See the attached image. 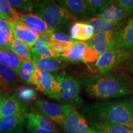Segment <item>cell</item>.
<instances>
[{
  "label": "cell",
  "instance_id": "21",
  "mask_svg": "<svg viewBox=\"0 0 133 133\" xmlns=\"http://www.w3.org/2000/svg\"><path fill=\"white\" fill-rule=\"evenodd\" d=\"M22 61L11 51L0 49V64L12 69L19 75Z\"/></svg>",
  "mask_w": 133,
  "mask_h": 133
},
{
  "label": "cell",
  "instance_id": "36",
  "mask_svg": "<svg viewBox=\"0 0 133 133\" xmlns=\"http://www.w3.org/2000/svg\"><path fill=\"white\" fill-rule=\"evenodd\" d=\"M100 56V55L97 54V52L92 49V48L88 47L86 48L84 52V57H83V60H84V63H92L94 62H96L97 61L98 58Z\"/></svg>",
  "mask_w": 133,
  "mask_h": 133
},
{
  "label": "cell",
  "instance_id": "23",
  "mask_svg": "<svg viewBox=\"0 0 133 133\" xmlns=\"http://www.w3.org/2000/svg\"><path fill=\"white\" fill-rule=\"evenodd\" d=\"M0 79L4 83L5 89L15 88L19 84L18 75L12 69L0 64Z\"/></svg>",
  "mask_w": 133,
  "mask_h": 133
},
{
  "label": "cell",
  "instance_id": "3",
  "mask_svg": "<svg viewBox=\"0 0 133 133\" xmlns=\"http://www.w3.org/2000/svg\"><path fill=\"white\" fill-rule=\"evenodd\" d=\"M34 2L35 14L40 17L53 31L64 29L70 22L76 19V17L54 1Z\"/></svg>",
  "mask_w": 133,
  "mask_h": 133
},
{
  "label": "cell",
  "instance_id": "10",
  "mask_svg": "<svg viewBox=\"0 0 133 133\" xmlns=\"http://www.w3.org/2000/svg\"><path fill=\"white\" fill-rule=\"evenodd\" d=\"M41 91L52 99L60 100L59 84L56 76L49 72L40 69Z\"/></svg>",
  "mask_w": 133,
  "mask_h": 133
},
{
  "label": "cell",
  "instance_id": "19",
  "mask_svg": "<svg viewBox=\"0 0 133 133\" xmlns=\"http://www.w3.org/2000/svg\"><path fill=\"white\" fill-rule=\"evenodd\" d=\"M31 56L39 69L47 72L57 71L64 65L63 60L61 57H43L33 54H31Z\"/></svg>",
  "mask_w": 133,
  "mask_h": 133
},
{
  "label": "cell",
  "instance_id": "26",
  "mask_svg": "<svg viewBox=\"0 0 133 133\" xmlns=\"http://www.w3.org/2000/svg\"><path fill=\"white\" fill-rule=\"evenodd\" d=\"M30 53L43 57H59V56L48 47L41 37L36 38L34 45L30 48Z\"/></svg>",
  "mask_w": 133,
  "mask_h": 133
},
{
  "label": "cell",
  "instance_id": "41",
  "mask_svg": "<svg viewBox=\"0 0 133 133\" xmlns=\"http://www.w3.org/2000/svg\"><path fill=\"white\" fill-rule=\"evenodd\" d=\"M14 133H25V132H24V131H23V129H19V131H16V132H14Z\"/></svg>",
  "mask_w": 133,
  "mask_h": 133
},
{
  "label": "cell",
  "instance_id": "16",
  "mask_svg": "<svg viewBox=\"0 0 133 133\" xmlns=\"http://www.w3.org/2000/svg\"><path fill=\"white\" fill-rule=\"evenodd\" d=\"M87 48L86 42L78 41L71 44L65 52L59 55V57L69 62H84V52Z\"/></svg>",
  "mask_w": 133,
  "mask_h": 133
},
{
  "label": "cell",
  "instance_id": "1",
  "mask_svg": "<svg viewBox=\"0 0 133 133\" xmlns=\"http://www.w3.org/2000/svg\"><path fill=\"white\" fill-rule=\"evenodd\" d=\"M93 123H105L124 126L133 130V107L125 101L96 102L84 108Z\"/></svg>",
  "mask_w": 133,
  "mask_h": 133
},
{
  "label": "cell",
  "instance_id": "42",
  "mask_svg": "<svg viewBox=\"0 0 133 133\" xmlns=\"http://www.w3.org/2000/svg\"><path fill=\"white\" fill-rule=\"evenodd\" d=\"M1 117L0 116V123H1Z\"/></svg>",
  "mask_w": 133,
  "mask_h": 133
},
{
  "label": "cell",
  "instance_id": "9",
  "mask_svg": "<svg viewBox=\"0 0 133 133\" xmlns=\"http://www.w3.org/2000/svg\"><path fill=\"white\" fill-rule=\"evenodd\" d=\"M63 128L66 133H88L90 129L84 116L76 110L66 116Z\"/></svg>",
  "mask_w": 133,
  "mask_h": 133
},
{
  "label": "cell",
  "instance_id": "12",
  "mask_svg": "<svg viewBox=\"0 0 133 133\" xmlns=\"http://www.w3.org/2000/svg\"><path fill=\"white\" fill-rule=\"evenodd\" d=\"M27 111L3 117L0 123V133H14L22 129Z\"/></svg>",
  "mask_w": 133,
  "mask_h": 133
},
{
  "label": "cell",
  "instance_id": "28",
  "mask_svg": "<svg viewBox=\"0 0 133 133\" xmlns=\"http://www.w3.org/2000/svg\"><path fill=\"white\" fill-rule=\"evenodd\" d=\"M0 14L1 19L8 22H12L16 21L20 13L11 6L8 1L0 0Z\"/></svg>",
  "mask_w": 133,
  "mask_h": 133
},
{
  "label": "cell",
  "instance_id": "6",
  "mask_svg": "<svg viewBox=\"0 0 133 133\" xmlns=\"http://www.w3.org/2000/svg\"><path fill=\"white\" fill-rule=\"evenodd\" d=\"M130 51L124 49H114L103 53L96 61L95 66L101 74H107L126 61L129 57Z\"/></svg>",
  "mask_w": 133,
  "mask_h": 133
},
{
  "label": "cell",
  "instance_id": "25",
  "mask_svg": "<svg viewBox=\"0 0 133 133\" xmlns=\"http://www.w3.org/2000/svg\"><path fill=\"white\" fill-rule=\"evenodd\" d=\"M92 128L100 133H133V130L117 124L105 123H93Z\"/></svg>",
  "mask_w": 133,
  "mask_h": 133
},
{
  "label": "cell",
  "instance_id": "31",
  "mask_svg": "<svg viewBox=\"0 0 133 133\" xmlns=\"http://www.w3.org/2000/svg\"><path fill=\"white\" fill-rule=\"evenodd\" d=\"M33 73V67L31 62L28 61H22L19 71V76L26 84H31V79Z\"/></svg>",
  "mask_w": 133,
  "mask_h": 133
},
{
  "label": "cell",
  "instance_id": "4",
  "mask_svg": "<svg viewBox=\"0 0 133 133\" xmlns=\"http://www.w3.org/2000/svg\"><path fill=\"white\" fill-rule=\"evenodd\" d=\"M56 79L59 84L60 100L64 102L80 105L83 101L79 97L81 84L78 80L70 75H57Z\"/></svg>",
  "mask_w": 133,
  "mask_h": 133
},
{
  "label": "cell",
  "instance_id": "11",
  "mask_svg": "<svg viewBox=\"0 0 133 133\" xmlns=\"http://www.w3.org/2000/svg\"><path fill=\"white\" fill-rule=\"evenodd\" d=\"M15 22H21L29 29L36 30L41 35H49L53 30L50 29L46 24L36 14L31 13L21 14Z\"/></svg>",
  "mask_w": 133,
  "mask_h": 133
},
{
  "label": "cell",
  "instance_id": "33",
  "mask_svg": "<svg viewBox=\"0 0 133 133\" xmlns=\"http://www.w3.org/2000/svg\"><path fill=\"white\" fill-rule=\"evenodd\" d=\"M49 36L53 41H57V42L69 43V44H75L76 42V40L72 39L70 36L66 35L64 33L59 32V31H52L49 35Z\"/></svg>",
  "mask_w": 133,
  "mask_h": 133
},
{
  "label": "cell",
  "instance_id": "35",
  "mask_svg": "<svg viewBox=\"0 0 133 133\" xmlns=\"http://www.w3.org/2000/svg\"><path fill=\"white\" fill-rule=\"evenodd\" d=\"M114 3L121 8L128 16L133 15V0H118Z\"/></svg>",
  "mask_w": 133,
  "mask_h": 133
},
{
  "label": "cell",
  "instance_id": "22",
  "mask_svg": "<svg viewBox=\"0 0 133 133\" xmlns=\"http://www.w3.org/2000/svg\"><path fill=\"white\" fill-rule=\"evenodd\" d=\"M9 51L15 54L22 61H28L31 62L30 50L26 44L17 40L13 37L9 44Z\"/></svg>",
  "mask_w": 133,
  "mask_h": 133
},
{
  "label": "cell",
  "instance_id": "14",
  "mask_svg": "<svg viewBox=\"0 0 133 133\" xmlns=\"http://www.w3.org/2000/svg\"><path fill=\"white\" fill-rule=\"evenodd\" d=\"M28 125L35 126L38 128L59 133V131L54 123L49 118L37 110H32L27 115Z\"/></svg>",
  "mask_w": 133,
  "mask_h": 133
},
{
  "label": "cell",
  "instance_id": "7",
  "mask_svg": "<svg viewBox=\"0 0 133 133\" xmlns=\"http://www.w3.org/2000/svg\"><path fill=\"white\" fill-rule=\"evenodd\" d=\"M115 31L95 33L90 40L86 41L87 46L92 48L99 55L114 49Z\"/></svg>",
  "mask_w": 133,
  "mask_h": 133
},
{
  "label": "cell",
  "instance_id": "30",
  "mask_svg": "<svg viewBox=\"0 0 133 133\" xmlns=\"http://www.w3.org/2000/svg\"><path fill=\"white\" fill-rule=\"evenodd\" d=\"M114 1L112 0H86V2L91 15L98 12H102Z\"/></svg>",
  "mask_w": 133,
  "mask_h": 133
},
{
  "label": "cell",
  "instance_id": "15",
  "mask_svg": "<svg viewBox=\"0 0 133 133\" xmlns=\"http://www.w3.org/2000/svg\"><path fill=\"white\" fill-rule=\"evenodd\" d=\"M70 37L79 41H88L95 35L94 28L88 22H76L70 29Z\"/></svg>",
  "mask_w": 133,
  "mask_h": 133
},
{
  "label": "cell",
  "instance_id": "2",
  "mask_svg": "<svg viewBox=\"0 0 133 133\" xmlns=\"http://www.w3.org/2000/svg\"><path fill=\"white\" fill-rule=\"evenodd\" d=\"M85 90L91 97L110 99L130 94L132 89L128 81L118 75H94L85 79Z\"/></svg>",
  "mask_w": 133,
  "mask_h": 133
},
{
  "label": "cell",
  "instance_id": "43",
  "mask_svg": "<svg viewBox=\"0 0 133 133\" xmlns=\"http://www.w3.org/2000/svg\"><path fill=\"white\" fill-rule=\"evenodd\" d=\"M0 19H1V14H0Z\"/></svg>",
  "mask_w": 133,
  "mask_h": 133
},
{
  "label": "cell",
  "instance_id": "39",
  "mask_svg": "<svg viewBox=\"0 0 133 133\" xmlns=\"http://www.w3.org/2000/svg\"><path fill=\"white\" fill-rule=\"evenodd\" d=\"M88 133H100V132H98L97 131L95 130V129L92 128L91 127L90 129H89V132H88Z\"/></svg>",
  "mask_w": 133,
  "mask_h": 133
},
{
  "label": "cell",
  "instance_id": "17",
  "mask_svg": "<svg viewBox=\"0 0 133 133\" xmlns=\"http://www.w3.org/2000/svg\"><path fill=\"white\" fill-rule=\"evenodd\" d=\"M59 5L75 17H86L90 16L86 1L83 0H61Z\"/></svg>",
  "mask_w": 133,
  "mask_h": 133
},
{
  "label": "cell",
  "instance_id": "24",
  "mask_svg": "<svg viewBox=\"0 0 133 133\" xmlns=\"http://www.w3.org/2000/svg\"><path fill=\"white\" fill-rule=\"evenodd\" d=\"M88 22L92 26L96 33L115 31L118 29V28L121 24V22L108 21L97 17L92 18Z\"/></svg>",
  "mask_w": 133,
  "mask_h": 133
},
{
  "label": "cell",
  "instance_id": "38",
  "mask_svg": "<svg viewBox=\"0 0 133 133\" xmlns=\"http://www.w3.org/2000/svg\"><path fill=\"white\" fill-rule=\"evenodd\" d=\"M7 94H2L1 92H0V106L4 102V101L7 99Z\"/></svg>",
  "mask_w": 133,
  "mask_h": 133
},
{
  "label": "cell",
  "instance_id": "8",
  "mask_svg": "<svg viewBox=\"0 0 133 133\" xmlns=\"http://www.w3.org/2000/svg\"><path fill=\"white\" fill-rule=\"evenodd\" d=\"M114 49L133 50V17L123 27L115 30Z\"/></svg>",
  "mask_w": 133,
  "mask_h": 133
},
{
  "label": "cell",
  "instance_id": "20",
  "mask_svg": "<svg viewBox=\"0 0 133 133\" xmlns=\"http://www.w3.org/2000/svg\"><path fill=\"white\" fill-rule=\"evenodd\" d=\"M128 16L126 13L114 3L104 10L102 12L96 14V17L111 22H122Z\"/></svg>",
  "mask_w": 133,
  "mask_h": 133
},
{
  "label": "cell",
  "instance_id": "32",
  "mask_svg": "<svg viewBox=\"0 0 133 133\" xmlns=\"http://www.w3.org/2000/svg\"><path fill=\"white\" fill-rule=\"evenodd\" d=\"M8 3L14 8L21 10L24 12H31L35 7V2L26 0H9Z\"/></svg>",
  "mask_w": 133,
  "mask_h": 133
},
{
  "label": "cell",
  "instance_id": "34",
  "mask_svg": "<svg viewBox=\"0 0 133 133\" xmlns=\"http://www.w3.org/2000/svg\"><path fill=\"white\" fill-rule=\"evenodd\" d=\"M73 44H69V43H59L57 41H52V42L50 43V44L48 46L50 49H51L53 52L56 53L58 56L62 54L70 47V46Z\"/></svg>",
  "mask_w": 133,
  "mask_h": 133
},
{
  "label": "cell",
  "instance_id": "5",
  "mask_svg": "<svg viewBox=\"0 0 133 133\" xmlns=\"http://www.w3.org/2000/svg\"><path fill=\"white\" fill-rule=\"evenodd\" d=\"M35 105L42 114L62 128L66 116L75 110L72 104L59 105L42 100L36 101Z\"/></svg>",
  "mask_w": 133,
  "mask_h": 133
},
{
  "label": "cell",
  "instance_id": "27",
  "mask_svg": "<svg viewBox=\"0 0 133 133\" xmlns=\"http://www.w3.org/2000/svg\"><path fill=\"white\" fill-rule=\"evenodd\" d=\"M13 36L8 22L0 19V49L9 51V44Z\"/></svg>",
  "mask_w": 133,
  "mask_h": 133
},
{
  "label": "cell",
  "instance_id": "37",
  "mask_svg": "<svg viewBox=\"0 0 133 133\" xmlns=\"http://www.w3.org/2000/svg\"><path fill=\"white\" fill-rule=\"evenodd\" d=\"M26 129L29 133H56L52 131H50L46 130V129H43L41 128H38L35 126L28 125L26 126Z\"/></svg>",
  "mask_w": 133,
  "mask_h": 133
},
{
  "label": "cell",
  "instance_id": "18",
  "mask_svg": "<svg viewBox=\"0 0 133 133\" xmlns=\"http://www.w3.org/2000/svg\"><path fill=\"white\" fill-rule=\"evenodd\" d=\"M27 111L24 105L18 100L15 93L8 97L0 106V116L1 118L5 116L19 114Z\"/></svg>",
  "mask_w": 133,
  "mask_h": 133
},
{
  "label": "cell",
  "instance_id": "13",
  "mask_svg": "<svg viewBox=\"0 0 133 133\" xmlns=\"http://www.w3.org/2000/svg\"><path fill=\"white\" fill-rule=\"evenodd\" d=\"M8 23L11 27L13 37L25 43L30 48H32L35 42L36 37L31 32L30 29L21 22H12Z\"/></svg>",
  "mask_w": 133,
  "mask_h": 133
},
{
  "label": "cell",
  "instance_id": "29",
  "mask_svg": "<svg viewBox=\"0 0 133 133\" xmlns=\"http://www.w3.org/2000/svg\"><path fill=\"white\" fill-rule=\"evenodd\" d=\"M16 97L21 102H29L37 97L35 89L30 86H22L16 89Z\"/></svg>",
  "mask_w": 133,
  "mask_h": 133
},
{
  "label": "cell",
  "instance_id": "40",
  "mask_svg": "<svg viewBox=\"0 0 133 133\" xmlns=\"http://www.w3.org/2000/svg\"><path fill=\"white\" fill-rule=\"evenodd\" d=\"M0 87H2L3 88H4V89H5V86H4V83H3V81H1V79H0Z\"/></svg>",
  "mask_w": 133,
  "mask_h": 133
}]
</instances>
